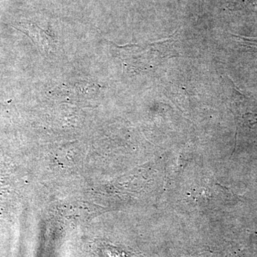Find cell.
<instances>
[{
    "label": "cell",
    "instance_id": "cell-1",
    "mask_svg": "<svg viewBox=\"0 0 257 257\" xmlns=\"http://www.w3.org/2000/svg\"><path fill=\"white\" fill-rule=\"evenodd\" d=\"M173 37L148 43L143 46L126 47L125 57H143L144 69H150L160 65L164 61L175 56Z\"/></svg>",
    "mask_w": 257,
    "mask_h": 257
},
{
    "label": "cell",
    "instance_id": "cell-2",
    "mask_svg": "<svg viewBox=\"0 0 257 257\" xmlns=\"http://www.w3.org/2000/svg\"><path fill=\"white\" fill-rule=\"evenodd\" d=\"M19 30L28 35L44 55L50 53L52 48V40L46 32L31 23L20 24Z\"/></svg>",
    "mask_w": 257,
    "mask_h": 257
}]
</instances>
